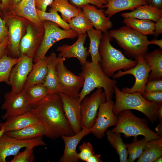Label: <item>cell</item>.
<instances>
[{"label": "cell", "mask_w": 162, "mask_h": 162, "mask_svg": "<svg viewBox=\"0 0 162 162\" xmlns=\"http://www.w3.org/2000/svg\"><path fill=\"white\" fill-rule=\"evenodd\" d=\"M8 36V28L4 20L1 17L0 12V43Z\"/></svg>", "instance_id": "45"}, {"label": "cell", "mask_w": 162, "mask_h": 162, "mask_svg": "<svg viewBox=\"0 0 162 162\" xmlns=\"http://www.w3.org/2000/svg\"><path fill=\"white\" fill-rule=\"evenodd\" d=\"M48 60V56H45L33 64L22 90H25L33 85L44 83L47 72Z\"/></svg>", "instance_id": "23"}, {"label": "cell", "mask_w": 162, "mask_h": 162, "mask_svg": "<svg viewBox=\"0 0 162 162\" xmlns=\"http://www.w3.org/2000/svg\"><path fill=\"white\" fill-rule=\"evenodd\" d=\"M0 9L4 14L9 11L10 0H0Z\"/></svg>", "instance_id": "49"}, {"label": "cell", "mask_w": 162, "mask_h": 162, "mask_svg": "<svg viewBox=\"0 0 162 162\" xmlns=\"http://www.w3.org/2000/svg\"><path fill=\"white\" fill-rule=\"evenodd\" d=\"M49 11V12H43L37 9L38 17L41 22L44 21H50L55 23L64 30L70 29L68 23L63 20L58 12L51 8Z\"/></svg>", "instance_id": "38"}, {"label": "cell", "mask_w": 162, "mask_h": 162, "mask_svg": "<svg viewBox=\"0 0 162 162\" xmlns=\"http://www.w3.org/2000/svg\"><path fill=\"white\" fill-rule=\"evenodd\" d=\"M46 133L45 127L41 123L29 125L19 130L4 133L14 138L26 140L42 137L45 136Z\"/></svg>", "instance_id": "29"}, {"label": "cell", "mask_w": 162, "mask_h": 162, "mask_svg": "<svg viewBox=\"0 0 162 162\" xmlns=\"http://www.w3.org/2000/svg\"><path fill=\"white\" fill-rule=\"evenodd\" d=\"M114 103L112 100L107 101L100 106L95 122L90 129L91 132L98 139L104 136L109 127L116 126L118 116L113 112Z\"/></svg>", "instance_id": "14"}, {"label": "cell", "mask_w": 162, "mask_h": 162, "mask_svg": "<svg viewBox=\"0 0 162 162\" xmlns=\"http://www.w3.org/2000/svg\"><path fill=\"white\" fill-rule=\"evenodd\" d=\"M149 141L145 137L140 140L134 138L132 143L126 144L128 153L127 162H133L138 158Z\"/></svg>", "instance_id": "37"}, {"label": "cell", "mask_w": 162, "mask_h": 162, "mask_svg": "<svg viewBox=\"0 0 162 162\" xmlns=\"http://www.w3.org/2000/svg\"><path fill=\"white\" fill-rule=\"evenodd\" d=\"M4 98L5 100L2 108L6 110V112L1 117L3 120L31 110L32 107L28 103L24 90H22L16 94H12L10 92H8L4 94Z\"/></svg>", "instance_id": "15"}, {"label": "cell", "mask_w": 162, "mask_h": 162, "mask_svg": "<svg viewBox=\"0 0 162 162\" xmlns=\"http://www.w3.org/2000/svg\"><path fill=\"white\" fill-rule=\"evenodd\" d=\"M58 59L59 57L54 52H51L48 56L47 72L43 84L48 89L49 94L58 92L59 85L56 70V66Z\"/></svg>", "instance_id": "25"}, {"label": "cell", "mask_w": 162, "mask_h": 162, "mask_svg": "<svg viewBox=\"0 0 162 162\" xmlns=\"http://www.w3.org/2000/svg\"><path fill=\"white\" fill-rule=\"evenodd\" d=\"M162 161V156L160 157L157 159L155 160L154 162H161Z\"/></svg>", "instance_id": "56"}, {"label": "cell", "mask_w": 162, "mask_h": 162, "mask_svg": "<svg viewBox=\"0 0 162 162\" xmlns=\"http://www.w3.org/2000/svg\"><path fill=\"white\" fill-rule=\"evenodd\" d=\"M31 110L45 127L46 137L55 140L62 135L74 134L58 93L48 94L32 106Z\"/></svg>", "instance_id": "1"}, {"label": "cell", "mask_w": 162, "mask_h": 162, "mask_svg": "<svg viewBox=\"0 0 162 162\" xmlns=\"http://www.w3.org/2000/svg\"><path fill=\"white\" fill-rule=\"evenodd\" d=\"M87 34L78 35L76 41L72 45L63 44L58 46L56 50L59 52L58 57L61 58H76L82 65L87 61L89 54L87 47L84 44Z\"/></svg>", "instance_id": "18"}, {"label": "cell", "mask_w": 162, "mask_h": 162, "mask_svg": "<svg viewBox=\"0 0 162 162\" xmlns=\"http://www.w3.org/2000/svg\"><path fill=\"white\" fill-rule=\"evenodd\" d=\"M148 101L159 104H162V91L153 92H144L142 94Z\"/></svg>", "instance_id": "42"}, {"label": "cell", "mask_w": 162, "mask_h": 162, "mask_svg": "<svg viewBox=\"0 0 162 162\" xmlns=\"http://www.w3.org/2000/svg\"><path fill=\"white\" fill-rule=\"evenodd\" d=\"M121 16L124 18L132 17L156 22L162 18V10L146 4L137 7L131 12L122 13Z\"/></svg>", "instance_id": "24"}, {"label": "cell", "mask_w": 162, "mask_h": 162, "mask_svg": "<svg viewBox=\"0 0 162 162\" xmlns=\"http://www.w3.org/2000/svg\"><path fill=\"white\" fill-rule=\"evenodd\" d=\"M58 94L61 98L65 115L74 134L79 133L82 128L80 103L78 98H74L61 93Z\"/></svg>", "instance_id": "17"}, {"label": "cell", "mask_w": 162, "mask_h": 162, "mask_svg": "<svg viewBox=\"0 0 162 162\" xmlns=\"http://www.w3.org/2000/svg\"><path fill=\"white\" fill-rule=\"evenodd\" d=\"M101 155L94 153L91 155L87 160V162H101Z\"/></svg>", "instance_id": "50"}, {"label": "cell", "mask_w": 162, "mask_h": 162, "mask_svg": "<svg viewBox=\"0 0 162 162\" xmlns=\"http://www.w3.org/2000/svg\"><path fill=\"white\" fill-rule=\"evenodd\" d=\"M80 152L77 153V157L82 161H86L92 155L95 153L92 145L89 142H84L79 146Z\"/></svg>", "instance_id": "40"}, {"label": "cell", "mask_w": 162, "mask_h": 162, "mask_svg": "<svg viewBox=\"0 0 162 162\" xmlns=\"http://www.w3.org/2000/svg\"><path fill=\"white\" fill-rule=\"evenodd\" d=\"M106 134L108 141L118 155L120 161L127 162L128 153L126 145L123 141L121 133L113 132L111 130H109L106 131Z\"/></svg>", "instance_id": "33"}, {"label": "cell", "mask_w": 162, "mask_h": 162, "mask_svg": "<svg viewBox=\"0 0 162 162\" xmlns=\"http://www.w3.org/2000/svg\"><path fill=\"white\" fill-rule=\"evenodd\" d=\"M81 9L96 30L103 33L108 31L112 27V22L104 14L103 9H98L94 5L90 4L84 5Z\"/></svg>", "instance_id": "19"}, {"label": "cell", "mask_w": 162, "mask_h": 162, "mask_svg": "<svg viewBox=\"0 0 162 162\" xmlns=\"http://www.w3.org/2000/svg\"><path fill=\"white\" fill-rule=\"evenodd\" d=\"M18 62L12 69L9 77L11 86L10 92L16 94L22 90L33 65V59L27 56L20 57Z\"/></svg>", "instance_id": "16"}, {"label": "cell", "mask_w": 162, "mask_h": 162, "mask_svg": "<svg viewBox=\"0 0 162 162\" xmlns=\"http://www.w3.org/2000/svg\"><path fill=\"white\" fill-rule=\"evenodd\" d=\"M68 23L70 29L78 35L86 34L88 30L93 28L82 10L77 16L72 18Z\"/></svg>", "instance_id": "35"}, {"label": "cell", "mask_w": 162, "mask_h": 162, "mask_svg": "<svg viewBox=\"0 0 162 162\" xmlns=\"http://www.w3.org/2000/svg\"><path fill=\"white\" fill-rule=\"evenodd\" d=\"M146 4L157 9H162V0H146Z\"/></svg>", "instance_id": "48"}, {"label": "cell", "mask_w": 162, "mask_h": 162, "mask_svg": "<svg viewBox=\"0 0 162 162\" xmlns=\"http://www.w3.org/2000/svg\"><path fill=\"white\" fill-rule=\"evenodd\" d=\"M162 33V18L154 23V28L153 35L157 38Z\"/></svg>", "instance_id": "47"}, {"label": "cell", "mask_w": 162, "mask_h": 162, "mask_svg": "<svg viewBox=\"0 0 162 162\" xmlns=\"http://www.w3.org/2000/svg\"><path fill=\"white\" fill-rule=\"evenodd\" d=\"M71 4L81 8L83 6L88 4L94 5L99 8L104 9L106 4V0H70Z\"/></svg>", "instance_id": "41"}, {"label": "cell", "mask_w": 162, "mask_h": 162, "mask_svg": "<svg viewBox=\"0 0 162 162\" xmlns=\"http://www.w3.org/2000/svg\"><path fill=\"white\" fill-rule=\"evenodd\" d=\"M104 14L110 18L120 12L130 10L133 11L137 7L146 4V0H106Z\"/></svg>", "instance_id": "22"}, {"label": "cell", "mask_w": 162, "mask_h": 162, "mask_svg": "<svg viewBox=\"0 0 162 162\" xmlns=\"http://www.w3.org/2000/svg\"><path fill=\"white\" fill-rule=\"evenodd\" d=\"M41 123L31 110L22 114L7 118L3 123H0L4 133L19 130L27 126Z\"/></svg>", "instance_id": "21"}, {"label": "cell", "mask_w": 162, "mask_h": 162, "mask_svg": "<svg viewBox=\"0 0 162 162\" xmlns=\"http://www.w3.org/2000/svg\"><path fill=\"white\" fill-rule=\"evenodd\" d=\"M44 33L43 25L38 26L28 21L26 32L19 45L20 57L27 56L33 58L42 40Z\"/></svg>", "instance_id": "13"}, {"label": "cell", "mask_w": 162, "mask_h": 162, "mask_svg": "<svg viewBox=\"0 0 162 162\" xmlns=\"http://www.w3.org/2000/svg\"><path fill=\"white\" fill-rule=\"evenodd\" d=\"M38 26L42 24L38 17L34 0H22L10 12Z\"/></svg>", "instance_id": "26"}, {"label": "cell", "mask_w": 162, "mask_h": 162, "mask_svg": "<svg viewBox=\"0 0 162 162\" xmlns=\"http://www.w3.org/2000/svg\"><path fill=\"white\" fill-rule=\"evenodd\" d=\"M42 137L26 140L14 138L4 133L0 139V162H6L8 157L15 156L23 148L46 145Z\"/></svg>", "instance_id": "11"}, {"label": "cell", "mask_w": 162, "mask_h": 162, "mask_svg": "<svg viewBox=\"0 0 162 162\" xmlns=\"http://www.w3.org/2000/svg\"><path fill=\"white\" fill-rule=\"evenodd\" d=\"M4 133V131L3 127L0 128V139L2 135Z\"/></svg>", "instance_id": "55"}, {"label": "cell", "mask_w": 162, "mask_h": 162, "mask_svg": "<svg viewBox=\"0 0 162 162\" xmlns=\"http://www.w3.org/2000/svg\"><path fill=\"white\" fill-rule=\"evenodd\" d=\"M106 100L105 93L101 88L83 98L80 103L82 129H91L95 122L100 105Z\"/></svg>", "instance_id": "10"}, {"label": "cell", "mask_w": 162, "mask_h": 162, "mask_svg": "<svg viewBox=\"0 0 162 162\" xmlns=\"http://www.w3.org/2000/svg\"><path fill=\"white\" fill-rule=\"evenodd\" d=\"M22 152H19L14 156L11 162H33L34 161L33 147H26Z\"/></svg>", "instance_id": "39"}, {"label": "cell", "mask_w": 162, "mask_h": 162, "mask_svg": "<svg viewBox=\"0 0 162 162\" xmlns=\"http://www.w3.org/2000/svg\"><path fill=\"white\" fill-rule=\"evenodd\" d=\"M82 65V71L78 75L83 79L84 83L78 97L80 102L95 88H99L104 89L107 101L112 100L114 88L118 81L105 74L100 62L94 63L87 61Z\"/></svg>", "instance_id": "2"}, {"label": "cell", "mask_w": 162, "mask_h": 162, "mask_svg": "<svg viewBox=\"0 0 162 162\" xmlns=\"http://www.w3.org/2000/svg\"><path fill=\"white\" fill-rule=\"evenodd\" d=\"M65 59L64 58L59 57L56 66L59 85L58 93L78 98L83 85V79L67 68L64 64Z\"/></svg>", "instance_id": "9"}, {"label": "cell", "mask_w": 162, "mask_h": 162, "mask_svg": "<svg viewBox=\"0 0 162 162\" xmlns=\"http://www.w3.org/2000/svg\"><path fill=\"white\" fill-rule=\"evenodd\" d=\"M3 19L5 22L8 30L9 43L7 55L13 58H20L19 45L26 33L28 20L10 11L4 14Z\"/></svg>", "instance_id": "8"}, {"label": "cell", "mask_w": 162, "mask_h": 162, "mask_svg": "<svg viewBox=\"0 0 162 162\" xmlns=\"http://www.w3.org/2000/svg\"><path fill=\"white\" fill-rule=\"evenodd\" d=\"M114 93L116 101L113 112L116 115L124 110H134L144 114L152 123L156 120L158 110L161 104L148 101L139 92H124L116 86L114 88Z\"/></svg>", "instance_id": "5"}, {"label": "cell", "mask_w": 162, "mask_h": 162, "mask_svg": "<svg viewBox=\"0 0 162 162\" xmlns=\"http://www.w3.org/2000/svg\"><path fill=\"white\" fill-rule=\"evenodd\" d=\"M20 59V57L13 58L7 54L0 58V82H4L10 85L9 77L11 70Z\"/></svg>", "instance_id": "36"}, {"label": "cell", "mask_w": 162, "mask_h": 162, "mask_svg": "<svg viewBox=\"0 0 162 162\" xmlns=\"http://www.w3.org/2000/svg\"><path fill=\"white\" fill-rule=\"evenodd\" d=\"M160 123L158 124L157 127L156 128L157 131H158L157 132L158 134L160 136L162 137V121L160 122Z\"/></svg>", "instance_id": "54"}, {"label": "cell", "mask_w": 162, "mask_h": 162, "mask_svg": "<svg viewBox=\"0 0 162 162\" xmlns=\"http://www.w3.org/2000/svg\"><path fill=\"white\" fill-rule=\"evenodd\" d=\"M149 44H154L158 46L159 48L162 49V39L159 40L157 39H153L149 41Z\"/></svg>", "instance_id": "52"}, {"label": "cell", "mask_w": 162, "mask_h": 162, "mask_svg": "<svg viewBox=\"0 0 162 162\" xmlns=\"http://www.w3.org/2000/svg\"><path fill=\"white\" fill-rule=\"evenodd\" d=\"M25 91L28 103L31 107L49 94L48 89L43 83L31 86Z\"/></svg>", "instance_id": "34"}, {"label": "cell", "mask_w": 162, "mask_h": 162, "mask_svg": "<svg viewBox=\"0 0 162 162\" xmlns=\"http://www.w3.org/2000/svg\"><path fill=\"white\" fill-rule=\"evenodd\" d=\"M8 43V36L0 43V58L7 54Z\"/></svg>", "instance_id": "46"}, {"label": "cell", "mask_w": 162, "mask_h": 162, "mask_svg": "<svg viewBox=\"0 0 162 162\" xmlns=\"http://www.w3.org/2000/svg\"><path fill=\"white\" fill-rule=\"evenodd\" d=\"M157 117L159 119L160 122L162 121V104L160 105L158 108Z\"/></svg>", "instance_id": "53"}, {"label": "cell", "mask_w": 162, "mask_h": 162, "mask_svg": "<svg viewBox=\"0 0 162 162\" xmlns=\"http://www.w3.org/2000/svg\"><path fill=\"white\" fill-rule=\"evenodd\" d=\"M90 44L88 51L91 57V62L94 63L100 62L101 58L99 53V47L103 36V33L93 28L87 32Z\"/></svg>", "instance_id": "32"}, {"label": "cell", "mask_w": 162, "mask_h": 162, "mask_svg": "<svg viewBox=\"0 0 162 162\" xmlns=\"http://www.w3.org/2000/svg\"><path fill=\"white\" fill-rule=\"evenodd\" d=\"M162 91V79L157 80H148L144 89L146 92Z\"/></svg>", "instance_id": "43"}, {"label": "cell", "mask_w": 162, "mask_h": 162, "mask_svg": "<svg viewBox=\"0 0 162 162\" xmlns=\"http://www.w3.org/2000/svg\"><path fill=\"white\" fill-rule=\"evenodd\" d=\"M144 59L151 68L148 80L162 79V50L160 48L147 52Z\"/></svg>", "instance_id": "27"}, {"label": "cell", "mask_w": 162, "mask_h": 162, "mask_svg": "<svg viewBox=\"0 0 162 162\" xmlns=\"http://www.w3.org/2000/svg\"><path fill=\"white\" fill-rule=\"evenodd\" d=\"M91 133L90 129H82L79 133L71 136H62L64 148L62 155L59 160L60 162H77L80 160L77 157V146L81 140Z\"/></svg>", "instance_id": "20"}, {"label": "cell", "mask_w": 162, "mask_h": 162, "mask_svg": "<svg viewBox=\"0 0 162 162\" xmlns=\"http://www.w3.org/2000/svg\"><path fill=\"white\" fill-rule=\"evenodd\" d=\"M112 38L109 31L103 33L99 47V53L101 60L100 65L105 74L109 77L112 76L117 71L126 70L135 66L136 60L127 58L119 50L110 43Z\"/></svg>", "instance_id": "3"}, {"label": "cell", "mask_w": 162, "mask_h": 162, "mask_svg": "<svg viewBox=\"0 0 162 162\" xmlns=\"http://www.w3.org/2000/svg\"><path fill=\"white\" fill-rule=\"evenodd\" d=\"M162 155V138L149 141L137 162H154Z\"/></svg>", "instance_id": "30"}, {"label": "cell", "mask_w": 162, "mask_h": 162, "mask_svg": "<svg viewBox=\"0 0 162 162\" xmlns=\"http://www.w3.org/2000/svg\"><path fill=\"white\" fill-rule=\"evenodd\" d=\"M41 23L44 33L40 44L33 58L34 63L43 58L50 48L56 42L65 39H73L79 35L71 29L66 30L61 28L51 21H44Z\"/></svg>", "instance_id": "7"}, {"label": "cell", "mask_w": 162, "mask_h": 162, "mask_svg": "<svg viewBox=\"0 0 162 162\" xmlns=\"http://www.w3.org/2000/svg\"><path fill=\"white\" fill-rule=\"evenodd\" d=\"M136 65L133 68L124 71L121 70L114 74L112 77L113 79H118L126 75L131 74L135 78V82L130 88H123L121 90L126 93H132L139 92L142 94L144 92V87L148 80L151 68L145 61L144 57H141L136 60Z\"/></svg>", "instance_id": "12"}, {"label": "cell", "mask_w": 162, "mask_h": 162, "mask_svg": "<svg viewBox=\"0 0 162 162\" xmlns=\"http://www.w3.org/2000/svg\"><path fill=\"white\" fill-rule=\"evenodd\" d=\"M123 22L125 26L143 35L147 36L153 34L154 23L152 21L128 17L124 18Z\"/></svg>", "instance_id": "31"}, {"label": "cell", "mask_w": 162, "mask_h": 162, "mask_svg": "<svg viewBox=\"0 0 162 162\" xmlns=\"http://www.w3.org/2000/svg\"><path fill=\"white\" fill-rule=\"evenodd\" d=\"M22 0H10L8 11L10 12L12 9Z\"/></svg>", "instance_id": "51"}, {"label": "cell", "mask_w": 162, "mask_h": 162, "mask_svg": "<svg viewBox=\"0 0 162 162\" xmlns=\"http://www.w3.org/2000/svg\"><path fill=\"white\" fill-rule=\"evenodd\" d=\"M109 33L112 38L116 40L128 57L136 60L140 57H144L147 52L149 44L147 36L126 26L110 30Z\"/></svg>", "instance_id": "4"}, {"label": "cell", "mask_w": 162, "mask_h": 162, "mask_svg": "<svg viewBox=\"0 0 162 162\" xmlns=\"http://www.w3.org/2000/svg\"><path fill=\"white\" fill-rule=\"evenodd\" d=\"M118 115L117 124L111 130L113 132L123 134L126 138L133 136L134 139L142 135L148 141L162 138L150 128L147 119L137 117L130 110H122Z\"/></svg>", "instance_id": "6"}, {"label": "cell", "mask_w": 162, "mask_h": 162, "mask_svg": "<svg viewBox=\"0 0 162 162\" xmlns=\"http://www.w3.org/2000/svg\"><path fill=\"white\" fill-rule=\"evenodd\" d=\"M49 6L53 10L60 13L62 19L67 23L82 11L81 8L70 3L69 0H54Z\"/></svg>", "instance_id": "28"}, {"label": "cell", "mask_w": 162, "mask_h": 162, "mask_svg": "<svg viewBox=\"0 0 162 162\" xmlns=\"http://www.w3.org/2000/svg\"><path fill=\"white\" fill-rule=\"evenodd\" d=\"M36 8L41 11L46 12L47 7L54 0H34Z\"/></svg>", "instance_id": "44"}]
</instances>
